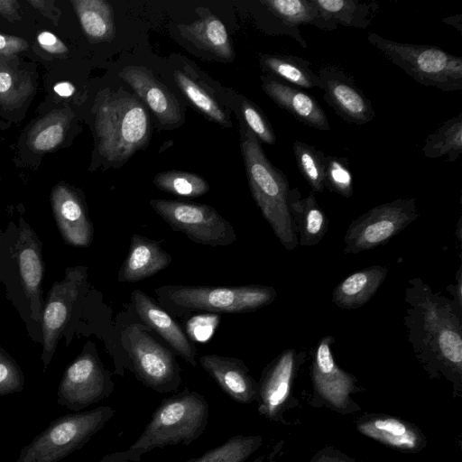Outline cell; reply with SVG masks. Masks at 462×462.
<instances>
[{
  "mask_svg": "<svg viewBox=\"0 0 462 462\" xmlns=\"http://www.w3.org/2000/svg\"><path fill=\"white\" fill-rule=\"evenodd\" d=\"M404 326L412 351L431 379L451 383L462 395V306L433 291L420 278L408 282Z\"/></svg>",
  "mask_w": 462,
  "mask_h": 462,
  "instance_id": "1",
  "label": "cell"
},
{
  "mask_svg": "<svg viewBox=\"0 0 462 462\" xmlns=\"http://www.w3.org/2000/svg\"><path fill=\"white\" fill-rule=\"evenodd\" d=\"M208 417L207 399L186 388L163 399L136 440L127 449L115 453L129 462H139L152 449L179 444L188 446L204 433Z\"/></svg>",
  "mask_w": 462,
  "mask_h": 462,
  "instance_id": "2",
  "label": "cell"
},
{
  "mask_svg": "<svg viewBox=\"0 0 462 462\" xmlns=\"http://www.w3.org/2000/svg\"><path fill=\"white\" fill-rule=\"evenodd\" d=\"M241 148L248 185L263 217L285 249H296L299 240L288 205V179L269 162L249 128L243 132Z\"/></svg>",
  "mask_w": 462,
  "mask_h": 462,
  "instance_id": "3",
  "label": "cell"
},
{
  "mask_svg": "<svg viewBox=\"0 0 462 462\" xmlns=\"http://www.w3.org/2000/svg\"><path fill=\"white\" fill-rule=\"evenodd\" d=\"M98 150L109 161L128 159L147 142L150 119L140 100L124 89L105 90L95 106Z\"/></svg>",
  "mask_w": 462,
  "mask_h": 462,
  "instance_id": "4",
  "label": "cell"
},
{
  "mask_svg": "<svg viewBox=\"0 0 462 462\" xmlns=\"http://www.w3.org/2000/svg\"><path fill=\"white\" fill-rule=\"evenodd\" d=\"M367 41L418 83L450 92L462 89V58L431 45L400 42L369 32Z\"/></svg>",
  "mask_w": 462,
  "mask_h": 462,
  "instance_id": "5",
  "label": "cell"
},
{
  "mask_svg": "<svg viewBox=\"0 0 462 462\" xmlns=\"http://www.w3.org/2000/svg\"><path fill=\"white\" fill-rule=\"evenodd\" d=\"M115 414L113 407L101 405L56 418L21 448L15 462H59L83 448Z\"/></svg>",
  "mask_w": 462,
  "mask_h": 462,
  "instance_id": "6",
  "label": "cell"
},
{
  "mask_svg": "<svg viewBox=\"0 0 462 462\" xmlns=\"http://www.w3.org/2000/svg\"><path fill=\"white\" fill-rule=\"evenodd\" d=\"M155 293L162 303L171 309L208 313L254 311L277 297L276 290L265 285H164L157 288Z\"/></svg>",
  "mask_w": 462,
  "mask_h": 462,
  "instance_id": "7",
  "label": "cell"
},
{
  "mask_svg": "<svg viewBox=\"0 0 462 462\" xmlns=\"http://www.w3.org/2000/svg\"><path fill=\"white\" fill-rule=\"evenodd\" d=\"M334 342L333 336H324L311 351L310 377L313 393L310 403L341 414L355 413L361 407L351 396L364 389L357 384L355 375L336 363L331 349Z\"/></svg>",
  "mask_w": 462,
  "mask_h": 462,
  "instance_id": "8",
  "label": "cell"
},
{
  "mask_svg": "<svg viewBox=\"0 0 462 462\" xmlns=\"http://www.w3.org/2000/svg\"><path fill=\"white\" fill-rule=\"evenodd\" d=\"M413 198L375 206L354 219L344 236V253L358 254L388 243L418 217Z\"/></svg>",
  "mask_w": 462,
  "mask_h": 462,
  "instance_id": "9",
  "label": "cell"
},
{
  "mask_svg": "<svg viewBox=\"0 0 462 462\" xmlns=\"http://www.w3.org/2000/svg\"><path fill=\"white\" fill-rule=\"evenodd\" d=\"M114 388L110 372L88 342L64 371L58 385L57 402L79 412L109 397Z\"/></svg>",
  "mask_w": 462,
  "mask_h": 462,
  "instance_id": "10",
  "label": "cell"
},
{
  "mask_svg": "<svg viewBox=\"0 0 462 462\" xmlns=\"http://www.w3.org/2000/svg\"><path fill=\"white\" fill-rule=\"evenodd\" d=\"M150 206L173 230L195 243L226 246L236 240L234 226L211 206L163 199H152Z\"/></svg>",
  "mask_w": 462,
  "mask_h": 462,
  "instance_id": "11",
  "label": "cell"
},
{
  "mask_svg": "<svg viewBox=\"0 0 462 462\" xmlns=\"http://www.w3.org/2000/svg\"><path fill=\"white\" fill-rule=\"evenodd\" d=\"M124 335L128 343L131 368L136 378L160 393L177 391L181 378L172 353L139 324L127 327Z\"/></svg>",
  "mask_w": 462,
  "mask_h": 462,
  "instance_id": "12",
  "label": "cell"
},
{
  "mask_svg": "<svg viewBox=\"0 0 462 462\" xmlns=\"http://www.w3.org/2000/svg\"><path fill=\"white\" fill-rule=\"evenodd\" d=\"M88 268L69 267L62 280L55 282L49 291L42 313V351L44 370L50 365L72 312L87 285Z\"/></svg>",
  "mask_w": 462,
  "mask_h": 462,
  "instance_id": "13",
  "label": "cell"
},
{
  "mask_svg": "<svg viewBox=\"0 0 462 462\" xmlns=\"http://www.w3.org/2000/svg\"><path fill=\"white\" fill-rule=\"evenodd\" d=\"M305 359L304 350L289 348L263 370L256 401L261 415L270 420L283 421L284 412L296 405L292 402V385Z\"/></svg>",
  "mask_w": 462,
  "mask_h": 462,
  "instance_id": "14",
  "label": "cell"
},
{
  "mask_svg": "<svg viewBox=\"0 0 462 462\" xmlns=\"http://www.w3.org/2000/svg\"><path fill=\"white\" fill-rule=\"evenodd\" d=\"M318 75L323 97L343 120L365 125L375 116L370 99L356 84L354 77L337 64L322 65Z\"/></svg>",
  "mask_w": 462,
  "mask_h": 462,
  "instance_id": "15",
  "label": "cell"
},
{
  "mask_svg": "<svg viewBox=\"0 0 462 462\" xmlns=\"http://www.w3.org/2000/svg\"><path fill=\"white\" fill-rule=\"evenodd\" d=\"M358 432L402 453L415 454L427 446V438L415 424L399 417L365 413L355 422Z\"/></svg>",
  "mask_w": 462,
  "mask_h": 462,
  "instance_id": "16",
  "label": "cell"
},
{
  "mask_svg": "<svg viewBox=\"0 0 462 462\" xmlns=\"http://www.w3.org/2000/svg\"><path fill=\"white\" fill-rule=\"evenodd\" d=\"M42 244L31 226L20 220L16 243V260L24 294L28 300L31 316L40 322L44 301L42 283L44 276Z\"/></svg>",
  "mask_w": 462,
  "mask_h": 462,
  "instance_id": "17",
  "label": "cell"
},
{
  "mask_svg": "<svg viewBox=\"0 0 462 462\" xmlns=\"http://www.w3.org/2000/svg\"><path fill=\"white\" fill-rule=\"evenodd\" d=\"M51 202L63 241L73 246H88L94 228L79 194L67 185H57L51 191Z\"/></svg>",
  "mask_w": 462,
  "mask_h": 462,
  "instance_id": "18",
  "label": "cell"
},
{
  "mask_svg": "<svg viewBox=\"0 0 462 462\" xmlns=\"http://www.w3.org/2000/svg\"><path fill=\"white\" fill-rule=\"evenodd\" d=\"M199 362L233 401L241 404L257 401L258 382L242 360L213 354L201 356Z\"/></svg>",
  "mask_w": 462,
  "mask_h": 462,
  "instance_id": "19",
  "label": "cell"
},
{
  "mask_svg": "<svg viewBox=\"0 0 462 462\" xmlns=\"http://www.w3.org/2000/svg\"><path fill=\"white\" fill-rule=\"evenodd\" d=\"M118 74L148 105L161 124L174 125L181 121L178 100L150 69L131 65L123 68Z\"/></svg>",
  "mask_w": 462,
  "mask_h": 462,
  "instance_id": "20",
  "label": "cell"
},
{
  "mask_svg": "<svg viewBox=\"0 0 462 462\" xmlns=\"http://www.w3.org/2000/svg\"><path fill=\"white\" fill-rule=\"evenodd\" d=\"M262 79V88L280 107L310 127L320 131L329 130L325 111L311 95L270 76L263 77Z\"/></svg>",
  "mask_w": 462,
  "mask_h": 462,
  "instance_id": "21",
  "label": "cell"
},
{
  "mask_svg": "<svg viewBox=\"0 0 462 462\" xmlns=\"http://www.w3.org/2000/svg\"><path fill=\"white\" fill-rule=\"evenodd\" d=\"M132 301L143 322L157 332L188 364L197 366L195 347L178 323L140 290L132 292Z\"/></svg>",
  "mask_w": 462,
  "mask_h": 462,
  "instance_id": "22",
  "label": "cell"
},
{
  "mask_svg": "<svg viewBox=\"0 0 462 462\" xmlns=\"http://www.w3.org/2000/svg\"><path fill=\"white\" fill-rule=\"evenodd\" d=\"M171 256L157 241L134 234L130 250L118 274L119 282H135L164 270Z\"/></svg>",
  "mask_w": 462,
  "mask_h": 462,
  "instance_id": "23",
  "label": "cell"
},
{
  "mask_svg": "<svg viewBox=\"0 0 462 462\" xmlns=\"http://www.w3.org/2000/svg\"><path fill=\"white\" fill-rule=\"evenodd\" d=\"M290 213L298 236L299 245L313 246L325 236L328 227V218L317 202L314 192L305 198L298 188L290 189L288 195Z\"/></svg>",
  "mask_w": 462,
  "mask_h": 462,
  "instance_id": "24",
  "label": "cell"
},
{
  "mask_svg": "<svg viewBox=\"0 0 462 462\" xmlns=\"http://www.w3.org/2000/svg\"><path fill=\"white\" fill-rule=\"evenodd\" d=\"M388 268L371 265L340 282L332 291V302L342 310H355L368 302L384 282Z\"/></svg>",
  "mask_w": 462,
  "mask_h": 462,
  "instance_id": "25",
  "label": "cell"
},
{
  "mask_svg": "<svg viewBox=\"0 0 462 462\" xmlns=\"http://www.w3.org/2000/svg\"><path fill=\"white\" fill-rule=\"evenodd\" d=\"M322 17L325 31L338 25L365 29L379 9L376 2L357 0H313Z\"/></svg>",
  "mask_w": 462,
  "mask_h": 462,
  "instance_id": "26",
  "label": "cell"
},
{
  "mask_svg": "<svg viewBox=\"0 0 462 462\" xmlns=\"http://www.w3.org/2000/svg\"><path fill=\"white\" fill-rule=\"evenodd\" d=\"M180 34L201 50L209 51L225 61L234 60L235 54L223 23L213 14L189 24H178Z\"/></svg>",
  "mask_w": 462,
  "mask_h": 462,
  "instance_id": "27",
  "label": "cell"
},
{
  "mask_svg": "<svg viewBox=\"0 0 462 462\" xmlns=\"http://www.w3.org/2000/svg\"><path fill=\"white\" fill-rule=\"evenodd\" d=\"M260 63L268 76L284 80L300 88L321 87L318 72L301 57L286 54H261Z\"/></svg>",
  "mask_w": 462,
  "mask_h": 462,
  "instance_id": "28",
  "label": "cell"
},
{
  "mask_svg": "<svg viewBox=\"0 0 462 462\" xmlns=\"http://www.w3.org/2000/svg\"><path fill=\"white\" fill-rule=\"evenodd\" d=\"M71 4L85 34L92 41H110L116 32L114 11L104 0H73Z\"/></svg>",
  "mask_w": 462,
  "mask_h": 462,
  "instance_id": "29",
  "label": "cell"
},
{
  "mask_svg": "<svg viewBox=\"0 0 462 462\" xmlns=\"http://www.w3.org/2000/svg\"><path fill=\"white\" fill-rule=\"evenodd\" d=\"M421 152L429 159L445 156L449 162L457 161L462 152V113L443 122L429 134Z\"/></svg>",
  "mask_w": 462,
  "mask_h": 462,
  "instance_id": "30",
  "label": "cell"
},
{
  "mask_svg": "<svg viewBox=\"0 0 462 462\" xmlns=\"http://www.w3.org/2000/svg\"><path fill=\"white\" fill-rule=\"evenodd\" d=\"M263 442V437L260 435L238 434L201 456L191 457L185 462H245L262 447Z\"/></svg>",
  "mask_w": 462,
  "mask_h": 462,
  "instance_id": "31",
  "label": "cell"
},
{
  "mask_svg": "<svg viewBox=\"0 0 462 462\" xmlns=\"http://www.w3.org/2000/svg\"><path fill=\"white\" fill-rule=\"evenodd\" d=\"M293 153L301 175L314 192L325 190V153L315 146L294 141Z\"/></svg>",
  "mask_w": 462,
  "mask_h": 462,
  "instance_id": "32",
  "label": "cell"
},
{
  "mask_svg": "<svg viewBox=\"0 0 462 462\" xmlns=\"http://www.w3.org/2000/svg\"><path fill=\"white\" fill-rule=\"evenodd\" d=\"M154 185L165 192L188 198H197L209 190L208 181L201 176L183 171H168L157 174Z\"/></svg>",
  "mask_w": 462,
  "mask_h": 462,
  "instance_id": "33",
  "label": "cell"
},
{
  "mask_svg": "<svg viewBox=\"0 0 462 462\" xmlns=\"http://www.w3.org/2000/svg\"><path fill=\"white\" fill-rule=\"evenodd\" d=\"M173 75L182 93L199 110L218 124L227 125L225 113L211 96L181 71L175 70Z\"/></svg>",
  "mask_w": 462,
  "mask_h": 462,
  "instance_id": "34",
  "label": "cell"
},
{
  "mask_svg": "<svg viewBox=\"0 0 462 462\" xmlns=\"http://www.w3.org/2000/svg\"><path fill=\"white\" fill-rule=\"evenodd\" d=\"M68 116L58 113L45 118L30 135V145L36 152H48L63 140L68 125Z\"/></svg>",
  "mask_w": 462,
  "mask_h": 462,
  "instance_id": "35",
  "label": "cell"
},
{
  "mask_svg": "<svg viewBox=\"0 0 462 462\" xmlns=\"http://www.w3.org/2000/svg\"><path fill=\"white\" fill-rule=\"evenodd\" d=\"M353 183V175L347 158L326 156L325 189L344 198H350L354 193Z\"/></svg>",
  "mask_w": 462,
  "mask_h": 462,
  "instance_id": "36",
  "label": "cell"
},
{
  "mask_svg": "<svg viewBox=\"0 0 462 462\" xmlns=\"http://www.w3.org/2000/svg\"><path fill=\"white\" fill-rule=\"evenodd\" d=\"M24 380L17 361L0 346V396L21 393L24 388Z\"/></svg>",
  "mask_w": 462,
  "mask_h": 462,
  "instance_id": "37",
  "label": "cell"
},
{
  "mask_svg": "<svg viewBox=\"0 0 462 462\" xmlns=\"http://www.w3.org/2000/svg\"><path fill=\"white\" fill-rule=\"evenodd\" d=\"M30 82H22V78L8 69H0V101L14 104L25 98L30 93Z\"/></svg>",
  "mask_w": 462,
  "mask_h": 462,
  "instance_id": "38",
  "label": "cell"
},
{
  "mask_svg": "<svg viewBox=\"0 0 462 462\" xmlns=\"http://www.w3.org/2000/svg\"><path fill=\"white\" fill-rule=\"evenodd\" d=\"M243 115L248 128L263 143L273 144L276 141L275 134L268 121L262 113L249 102L243 103Z\"/></svg>",
  "mask_w": 462,
  "mask_h": 462,
  "instance_id": "39",
  "label": "cell"
},
{
  "mask_svg": "<svg viewBox=\"0 0 462 462\" xmlns=\"http://www.w3.org/2000/svg\"><path fill=\"white\" fill-rule=\"evenodd\" d=\"M218 319L217 315L211 314L194 317L187 325L189 337L200 342L207 340L213 334Z\"/></svg>",
  "mask_w": 462,
  "mask_h": 462,
  "instance_id": "40",
  "label": "cell"
},
{
  "mask_svg": "<svg viewBox=\"0 0 462 462\" xmlns=\"http://www.w3.org/2000/svg\"><path fill=\"white\" fill-rule=\"evenodd\" d=\"M309 462H360L333 447H326L318 451Z\"/></svg>",
  "mask_w": 462,
  "mask_h": 462,
  "instance_id": "41",
  "label": "cell"
},
{
  "mask_svg": "<svg viewBox=\"0 0 462 462\" xmlns=\"http://www.w3.org/2000/svg\"><path fill=\"white\" fill-rule=\"evenodd\" d=\"M39 45L47 52L52 54H64L68 48L55 34L50 32H42L37 36Z\"/></svg>",
  "mask_w": 462,
  "mask_h": 462,
  "instance_id": "42",
  "label": "cell"
},
{
  "mask_svg": "<svg viewBox=\"0 0 462 462\" xmlns=\"http://www.w3.org/2000/svg\"><path fill=\"white\" fill-rule=\"evenodd\" d=\"M27 42L23 38L0 33V56H11L27 48Z\"/></svg>",
  "mask_w": 462,
  "mask_h": 462,
  "instance_id": "43",
  "label": "cell"
},
{
  "mask_svg": "<svg viewBox=\"0 0 462 462\" xmlns=\"http://www.w3.org/2000/svg\"><path fill=\"white\" fill-rule=\"evenodd\" d=\"M447 290L453 296V300L458 305L462 306V272L461 266L458 268L456 274V283L450 284L447 287Z\"/></svg>",
  "mask_w": 462,
  "mask_h": 462,
  "instance_id": "44",
  "label": "cell"
},
{
  "mask_svg": "<svg viewBox=\"0 0 462 462\" xmlns=\"http://www.w3.org/2000/svg\"><path fill=\"white\" fill-rule=\"evenodd\" d=\"M283 446V442L280 441L276 443L272 449L258 456L253 460V462H276V457L281 452Z\"/></svg>",
  "mask_w": 462,
  "mask_h": 462,
  "instance_id": "45",
  "label": "cell"
},
{
  "mask_svg": "<svg viewBox=\"0 0 462 462\" xmlns=\"http://www.w3.org/2000/svg\"><path fill=\"white\" fill-rule=\"evenodd\" d=\"M53 90L61 97H69L74 94L75 87L69 81H61L54 85Z\"/></svg>",
  "mask_w": 462,
  "mask_h": 462,
  "instance_id": "46",
  "label": "cell"
},
{
  "mask_svg": "<svg viewBox=\"0 0 462 462\" xmlns=\"http://www.w3.org/2000/svg\"><path fill=\"white\" fill-rule=\"evenodd\" d=\"M18 3L14 0H0V14L11 18L16 14Z\"/></svg>",
  "mask_w": 462,
  "mask_h": 462,
  "instance_id": "47",
  "label": "cell"
},
{
  "mask_svg": "<svg viewBox=\"0 0 462 462\" xmlns=\"http://www.w3.org/2000/svg\"><path fill=\"white\" fill-rule=\"evenodd\" d=\"M442 23L454 27L459 33H462V14H453L442 19Z\"/></svg>",
  "mask_w": 462,
  "mask_h": 462,
  "instance_id": "48",
  "label": "cell"
},
{
  "mask_svg": "<svg viewBox=\"0 0 462 462\" xmlns=\"http://www.w3.org/2000/svg\"><path fill=\"white\" fill-rule=\"evenodd\" d=\"M97 462H129L125 459H123L116 455V453H110L105 455L99 461Z\"/></svg>",
  "mask_w": 462,
  "mask_h": 462,
  "instance_id": "49",
  "label": "cell"
},
{
  "mask_svg": "<svg viewBox=\"0 0 462 462\" xmlns=\"http://www.w3.org/2000/svg\"><path fill=\"white\" fill-rule=\"evenodd\" d=\"M0 462H1V460H0Z\"/></svg>",
  "mask_w": 462,
  "mask_h": 462,
  "instance_id": "50",
  "label": "cell"
}]
</instances>
